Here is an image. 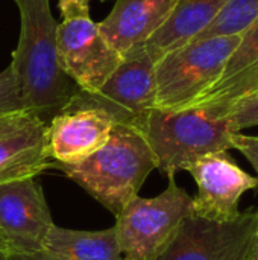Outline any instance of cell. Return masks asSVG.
I'll return each mask as SVG.
<instances>
[{
	"instance_id": "obj_1",
	"label": "cell",
	"mask_w": 258,
	"mask_h": 260,
	"mask_svg": "<svg viewBox=\"0 0 258 260\" xmlns=\"http://www.w3.org/2000/svg\"><path fill=\"white\" fill-rule=\"evenodd\" d=\"M20 11V38L11 67L24 111L46 125L76 96L79 87L65 75L58 55V23L49 0H14Z\"/></svg>"
},
{
	"instance_id": "obj_2",
	"label": "cell",
	"mask_w": 258,
	"mask_h": 260,
	"mask_svg": "<svg viewBox=\"0 0 258 260\" xmlns=\"http://www.w3.org/2000/svg\"><path fill=\"white\" fill-rule=\"evenodd\" d=\"M144 136L157 169L169 178L201 157L233 149L234 134L222 107L201 104L181 110L152 108L132 123Z\"/></svg>"
},
{
	"instance_id": "obj_3",
	"label": "cell",
	"mask_w": 258,
	"mask_h": 260,
	"mask_svg": "<svg viewBox=\"0 0 258 260\" xmlns=\"http://www.w3.org/2000/svg\"><path fill=\"white\" fill-rule=\"evenodd\" d=\"M70 180L117 216L138 192L148 175L157 169L154 154L144 136L134 125L116 123L108 142L88 158L73 163H55Z\"/></svg>"
},
{
	"instance_id": "obj_4",
	"label": "cell",
	"mask_w": 258,
	"mask_h": 260,
	"mask_svg": "<svg viewBox=\"0 0 258 260\" xmlns=\"http://www.w3.org/2000/svg\"><path fill=\"white\" fill-rule=\"evenodd\" d=\"M240 35L193 40L164 53L155 66V108L198 105L220 79Z\"/></svg>"
},
{
	"instance_id": "obj_5",
	"label": "cell",
	"mask_w": 258,
	"mask_h": 260,
	"mask_svg": "<svg viewBox=\"0 0 258 260\" xmlns=\"http://www.w3.org/2000/svg\"><path fill=\"white\" fill-rule=\"evenodd\" d=\"M193 215V198L169 178L167 189L155 198L135 197L116 216V232L125 260L154 259L179 224Z\"/></svg>"
},
{
	"instance_id": "obj_6",
	"label": "cell",
	"mask_w": 258,
	"mask_h": 260,
	"mask_svg": "<svg viewBox=\"0 0 258 260\" xmlns=\"http://www.w3.org/2000/svg\"><path fill=\"white\" fill-rule=\"evenodd\" d=\"M157 61L144 46L123 55L122 62L96 93L79 90L68 105H88L103 110L116 123L132 125L155 108Z\"/></svg>"
},
{
	"instance_id": "obj_7",
	"label": "cell",
	"mask_w": 258,
	"mask_h": 260,
	"mask_svg": "<svg viewBox=\"0 0 258 260\" xmlns=\"http://www.w3.org/2000/svg\"><path fill=\"white\" fill-rule=\"evenodd\" d=\"M258 210L242 212L233 222L187 216L164 248L151 260H248Z\"/></svg>"
},
{
	"instance_id": "obj_8",
	"label": "cell",
	"mask_w": 258,
	"mask_h": 260,
	"mask_svg": "<svg viewBox=\"0 0 258 260\" xmlns=\"http://www.w3.org/2000/svg\"><path fill=\"white\" fill-rule=\"evenodd\" d=\"M58 55L65 75L85 93H96L123 59L90 17L58 23Z\"/></svg>"
},
{
	"instance_id": "obj_9",
	"label": "cell",
	"mask_w": 258,
	"mask_h": 260,
	"mask_svg": "<svg viewBox=\"0 0 258 260\" xmlns=\"http://www.w3.org/2000/svg\"><path fill=\"white\" fill-rule=\"evenodd\" d=\"M53 225L36 177L0 184V239L9 256L43 251Z\"/></svg>"
},
{
	"instance_id": "obj_10",
	"label": "cell",
	"mask_w": 258,
	"mask_h": 260,
	"mask_svg": "<svg viewBox=\"0 0 258 260\" xmlns=\"http://www.w3.org/2000/svg\"><path fill=\"white\" fill-rule=\"evenodd\" d=\"M198 184L193 198V215L214 221L233 222L239 212V201L246 190L258 187V180L240 169L228 151L201 157L187 168Z\"/></svg>"
},
{
	"instance_id": "obj_11",
	"label": "cell",
	"mask_w": 258,
	"mask_h": 260,
	"mask_svg": "<svg viewBox=\"0 0 258 260\" xmlns=\"http://www.w3.org/2000/svg\"><path fill=\"white\" fill-rule=\"evenodd\" d=\"M47 125L29 111L0 114V184L49 169Z\"/></svg>"
},
{
	"instance_id": "obj_12",
	"label": "cell",
	"mask_w": 258,
	"mask_h": 260,
	"mask_svg": "<svg viewBox=\"0 0 258 260\" xmlns=\"http://www.w3.org/2000/svg\"><path fill=\"white\" fill-rule=\"evenodd\" d=\"M116 122L100 108L67 105L47 123L49 155L55 163H79L99 151Z\"/></svg>"
},
{
	"instance_id": "obj_13",
	"label": "cell",
	"mask_w": 258,
	"mask_h": 260,
	"mask_svg": "<svg viewBox=\"0 0 258 260\" xmlns=\"http://www.w3.org/2000/svg\"><path fill=\"white\" fill-rule=\"evenodd\" d=\"M175 6L176 0H116L99 29L125 55L137 46H144L167 23Z\"/></svg>"
},
{
	"instance_id": "obj_14",
	"label": "cell",
	"mask_w": 258,
	"mask_h": 260,
	"mask_svg": "<svg viewBox=\"0 0 258 260\" xmlns=\"http://www.w3.org/2000/svg\"><path fill=\"white\" fill-rule=\"evenodd\" d=\"M258 90V21L246 32L233 50L220 79L198 104L227 107L236 99Z\"/></svg>"
},
{
	"instance_id": "obj_15",
	"label": "cell",
	"mask_w": 258,
	"mask_h": 260,
	"mask_svg": "<svg viewBox=\"0 0 258 260\" xmlns=\"http://www.w3.org/2000/svg\"><path fill=\"white\" fill-rule=\"evenodd\" d=\"M228 0H176L167 23L144 44L158 61L164 53L195 40L222 11Z\"/></svg>"
},
{
	"instance_id": "obj_16",
	"label": "cell",
	"mask_w": 258,
	"mask_h": 260,
	"mask_svg": "<svg viewBox=\"0 0 258 260\" xmlns=\"http://www.w3.org/2000/svg\"><path fill=\"white\" fill-rule=\"evenodd\" d=\"M43 251L64 260H125L116 227L100 232H79L53 225Z\"/></svg>"
},
{
	"instance_id": "obj_17",
	"label": "cell",
	"mask_w": 258,
	"mask_h": 260,
	"mask_svg": "<svg viewBox=\"0 0 258 260\" xmlns=\"http://www.w3.org/2000/svg\"><path fill=\"white\" fill-rule=\"evenodd\" d=\"M224 113L234 133L258 126V90L228 104Z\"/></svg>"
},
{
	"instance_id": "obj_18",
	"label": "cell",
	"mask_w": 258,
	"mask_h": 260,
	"mask_svg": "<svg viewBox=\"0 0 258 260\" xmlns=\"http://www.w3.org/2000/svg\"><path fill=\"white\" fill-rule=\"evenodd\" d=\"M24 111L20 85L11 66L0 72V114Z\"/></svg>"
},
{
	"instance_id": "obj_19",
	"label": "cell",
	"mask_w": 258,
	"mask_h": 260,
	"mask_svg": "<svg viewBox=\"0 0 258 260\" xmlns=\"http://www.w3.org/2000/svg\"><path fill=\"white\" fill-rule=\"evenodd\" d=\"M231 145H233V149L240 151L249 160V163L258 172V137L245 136L242 133H234L231 137Z\"/></svg>"
},
{
	"instance_id": "obj_20",
	"label": "cell",
	"mask_w": 258,
	"mask_h": 260,
	"mask_svg": "<svg viewBox=\"0 0 258 260\" xmlns=\"http://www.w3.org/2000/svg\"><path fill=\"white\" fill-rule=\"evenodd\" d=\"M62 20L90 17V0H58Z\"/></svg>"
},
{
	"instance_id": "obj_21",
	"label": "cell",
	"mask_w": 258,
	"mask_h": 260,
	"mask_svg": "<svg viewBox=\"0 0 258 260\" xmlns=\"http://www.w3.org/2000/svg\"><path fill=\"white\" fill-rule=\"evenodd\" d=\"M9 260H64L59 257H55L46 251H40L35 254H12L9 256Z\"/></svg>"
},
{
	"instance_id": "obj_22",
	"label": "cell",
	"mask_w": 258,
	"mask_h": 260,
	"mask_svg": "<svg viewBox=\"0 0 258 260\" xmlns=\"http://www.w3.org/2000/svg\"><path fill=\"white\" fill-rule=\"evenodd\" d=\"M248 260H258V222H257V230L252 239V245H251V251H249V257Z\"/></svg>"
},
{
	"instance_id": "obj_23",
	"label": "cell",
	"mask_w": 258,
	"mask_h": 260,
	"mask_svg": "<svg viewBox=\"0 0 258 260\" xmlns=\"http://www.w3.org/2000/svg\"><path fill=\"white\" fill-rule=\"evenodd\" d=\"M0 260H9V253H8L2 239H0Z\"/></svg>"
},
{
	"instance_id": "obj_24",
	"label": "cell",
	"mask_w": 258,
	"mask_h": 260,
	"mask_svg": "<svg viewBox=\"0 0 258 260\" xmlns=\"http://www.w3.org/2000/svg\"><path fill=\"white\" fill-rule=\"evenodd\" d=\"M102 2H106V0H102Z\"/></svg>"
}]
</instances>
